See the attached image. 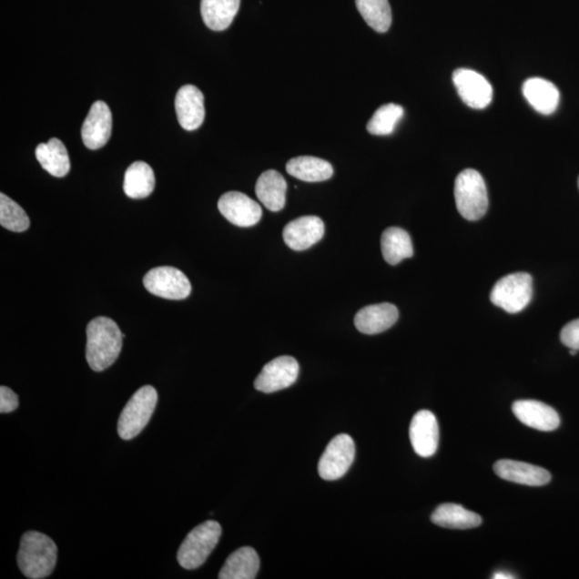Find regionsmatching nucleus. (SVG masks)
Listing matches in <instances>:
<instances>
[{
	"mask_svg": "<svg viewBox=\"0 0 579 579\" xmlns=\"http://www.w3.org/2000/svg\"><path fill=\"white\" fill-rule=\"evenodd\" d=\"M86 360L94 371H104L116 363L126 337L112 319L98 317L87 325Z\"/></svg>",
	"mask_w": 579,
	"mask_h": 579,
	"instance_id": "obj_1",
	"label": "nucleus"
},
{
	"mask_svg": "<svg viewBox=\"0 0 579 579\" xmlns=\"http://www.w3.org/2000/svg\"><path fill=\"white\" fill-rule=\"evenodd\" d=\"M57 563V546L44 533L28 531L21 539L17 564L24 575L30 579L50 576Z\"/></svg>",
	"mask_w": 579,
	"mask_h": 579,
	"instance_id": "obj_2",
	"label": "nucleus"
},
{
	"mask_svg": "<svg viewBox=\"0 0 579 579\" xmlns=\"http://www.w3.org/2000/svg\"><path fill=\"white\" fill-rule=\"evenodd\" d=\"M222 529L215 521L204 522L186 536L178 553V561L186 570L200 568L218 544Z\"/></svg>",
	"mask_w": 579,
	"mask_h": 579,
	"instance_id": "obj_3",
	"label": "nucleus"
},
{
	"mask_svg": "<svg viewBox=\"0 0 579 579\" xmlns=\"http://www.w3.org/2000/svg\"><path fill=\"white\" fill-rule=\"evenodd\" d=\"M454 195L458 212L464 219L475 221L486 214L488 193L485 180L478 171L467 168L458 174Z\"/></svg>",
	"mask_w": 579,
	"mask_h": 579,
	"instance_id": "obj_4",
	"label": "nucleus"
},
{
	"mask_svg": "<svg viewBox=\"0 0 579 579\" xmlns=\"http://www.w3.org/2000/svg\"><path fill=\"white\" fill-rule=\"evenodd\" d=\"M158 393L152 385H145L137 390L127 402L119 416L117 432L124 440H131L140 434L154 414Z\"/></svg>",
	"mask_w": 579,
	"mask_h": 579,
	"instance_id": "obj_5",
	"label": "nucleus"
},
{
	"mask_svg": "<svg viewBox=\"0 0 579 579\" xmlns=\"http://www.w3.org/2000/svg\"><path fill=\"white\" fill-rule=\"evenodd\" d=\"M533 294V277L527 273H515L496 282L492 290L491 300L506 312L518 313L530 304Z\"/></svg>",
	"mask_w": 579,
	"mask_h": 579,
	"instance_id": "obj_6",
	"label": "nucleus"
},
{
	"mask_svg": "<svg viewBox=\"0 0 579 579\" xmlns=\"http://www.w3.org/2000/svg\"><path fill=\"white\" fill-rule=\"evenodd\" d=\"M355 458V444L349 434H338L327 446L320 458L318 472L325 481L342 478L352 466Z\"/></svg>",
	"mask_w": 579,
	"mask_h": 579,
	"instance_id": "obj_7",
	"label": "nucleus"
},
{
	"mask_svg": "<svg viewBox=\"0 0 579 579\" xmlns=\"http://www.w3.org/2000/svg\"><path fill=\"white\" fill-rule=\"evenodd\" d=\"M143 283L149 293L161 299L179 300L188 298L191 293L189 279L183 271L172 267L150 269Z\"/></svg>",
	"mask_w": 579,
	"mask_h": 579,
	"instance_id": "obj_8",
	"label": "nucleus"
},
{
	"mask_svg": "<svg viewBox=\"0 0 579 579\" xmlns=\"http://www.w3.org/2000/svg\"><path fill=\"white\" fill-rule=\"evenodd\" d=\"M300 366L292 357H279L263 367L255 381V388L263 393H275L297 382Z\"/></svg>",
	"mask_w": 579,
	"mask_h": 579,
	"instance_id": "obj_9",
	"label": "nucleus"
},
{
	"mask_svg": "<svg viewBox=\"0 0 579 579\" xmlns=\"http://www.w3.org/2000/svg\"><path fill=\"white\" fill-rule=\"evenodd\" d=\"M453 82L462 100L472 108H485L493 100V87L479 72L470 69H457L453 74Z\"/></svg>",
	"mask_w": 579,
	"mask_h": 579,
	"instance_id": "obj_10",
	"label": "nucleus"
},
{
	"mask_svg": "<svg viewBox=\"0 0 579 579\" xmlns=\"http://www.w3.org/2000/svg\"><path fill=\"white\" fill-rule=\"evenodd\" d=\"M218 209L228 221L240 228L253 227L262 218L260 205L238 191L225 193L219 198Z\"/></svg>",
	"mask_w": 579,
	"mask_h": 579,
	"instance_id": "obj_11",
	"label": "nucleus"
},
{
	"mask_svg": "<svg viewBox=\"0 0 579 579\" xmlns=\"http://www.w3.org/2000/svg\"><path fill=\"white\" fill-rule=\"evenodd\" d=\"M112 124L110 107L104 101H96L82 127L84 145L93 150L104 147L110 140Z\"/></svg>",
	"mask_w": 579,
	"mask_h": 579,
	"instance_id": "obj_12",
	"label": "nucleus"
},
{
	"mask_svg": "<svg viewBox=\"0 0 579 579\" xmlns=\"http://www.w3.org/2000/svg\"><path fill=\"white\" fill-rule=\"evenodd\" d=\"M410 442L415 453L421 457L436 454L439 444V425L436 416L428 410H422L413 416L410 424Z\"/></svg>",
	"mask_w": 579,
	"mask_h": 579,
	"instance_id": "obj_13",
	"label": "nucleus"
},
{
	"mask_svg": "<svg viewBox=\"0 0 579 579\" xmlns=\"http://www.w3.org/2000/svg\"><path fill=\"white\" fill-rule=\"evenodd\" d=\"M325 227L317 216H304L289 222L283 229V239L289 249L297 251L310 249L324 237Z\"/></svg>",
	"mask_w": 579,
	"mask_h": 579,
	"instance_id": "obj_14",
	"label": "nucleus"
},
{
	"mask_svg": "<svg viewBox=\"0 0 579 579\" xmlns=\"http://www.w3.org/2000/svg\"><path fill=\"white\" fill-rule=\"evenodd\" d=\"M178 123L187 131L200 128L205 118L204 96L195 86H185L175 96Z\"/></svg>",
	"mask_w": 579,
	"mask_h": 579,
	"instance_id": "obj_15",
	"label": "nucleus"
},
{
	"mask_svg": "<svg viewBox=\"0 0 579 579\" xmlns=\"http://www.w3.org/2000/svg\"><path fill=\"white\" fill-rule=\"evenodd\" d=\"M513 413L523 424L541 432H553L560 426L556 410L544 402L518 401L513 403Z\"/></svg>",
	"mask_w": 579,
	"mask_h": 579,
	"instance_id": "obj_16",
	"label": "nucleus"
},
{
	"mask_svg": "<svg viewBox=\"0 0 579 579\" xmlns=\"http://www.w3.org/2000/svg\"><path fill=\"white\" fill-rule=\"evenodd\" d=\"M494 472L503 480L527 486H544L552 480L546 469L534 464L503 460L494 463Z\"/></svg>",
	"mask_w": 579,
	"mask_h": 579,
	"instance_id": "obj_17",
	"label": "nucleus"
},
{
	"mask_svg": "<svg viewBox=\"0 0 579 579\" xmlns=\"http://www.w3.org/2000/svg\"><path fill=\"white\" fill-rule=\"evenodd\" d=\"M400 312L390 303L366 306L354 318V325L361 333L376 335L388 330L397 322Z\"/></svg>",
	"mask_w": 579,
	"mask_h": 579,
	"instance_id": "obj_18",
	"label": "nucleus"
},
{
	"mask_svg": "<svg viewBox=\"0 0 579 579\" xmlns=\"http://www.w3.org/2000/svg\"><path fill=\"white\" fill-rule=\"evenodd\" d=\"M523 94L530 106L543 116H551L559 106L558 88L552 82L542 77L528 78L523 83Z\"/></svg>",
	"mask_w": 579,
	"mask_h": 579,
	"instance_id": "obj_19",
	"label": "nucleus"
},
{
	"mask_svg": "<svg viewBox=\"0 0 579 579\" xmlns=\"http://www.w3.org/2000/svg\"><path fill=\"white\" fill-rule=\"evenodd\" d=\"M287 189L285 178L275 170L261 174L256 185L259 200L271 212H279L285 208Z\"/></svg>",
	"mask_w": 579,
	"mask_h": 579,
	"instance_id": "obj_20",
	"label": "nucleus"
},
{
	"mask_svg": "<svg viewBox=\"0 0 579 579\" xmlns=\"http://www.w3.org/2000/svg\"><path fill=\"white\" fill-rule=\"evenodd\" d=\"M260 569V558L252 547H240L229 556L219 573L220 579H253Z\"/></svg>",
	"mask_w": 579,
	"mask_h": 579,
	"instance_id": "obj_21",
	"label": "nucleus"
},
{
	"mask_svg": "<svg viewBox=\"0 0 579 579\" xmlns=\"http://www.w3.org/2000/svg\"><path fill=\"white\" fill-rule=\"evenodd\" d=\"M36 157L42 168L52 177L65 178L70 171V158L64 143L53 137L36 148Z\"/></svg>",
	"mask_w": 579,
	"mask_h": 579,
	"instance_id": "obj_22",
	"label": "nucleus"
},
{
	"mask_svg": "<svg viewBox=\"0 0 579 579\" xmlns=\"http://www.w3.org/2000/svg\"><path fill=\"white\" fill-rule=\"evenodd\" d=\"M286 168L291 177L309 183L324 182L334 174V168L329 161L310 156L297 157L290 160Z\"/></svg>",
	"mask_w": 579,
	"mask_h": 579,
	"instance_id": "obj_23",
	"label": "nucleus"
},
{
	"mask_svg": "<svg viewBox=\"0 0 579 579\" xmlns=\"http://www.w3.org/2000/svg\"><path fill=\"white\" fill-rule=\"evenodd\" d=\"M240 0H201L202 19L209 29L222 32L231 25Z\"/></svg>",
	"mask_w": 579,
	"mask_h": 579,
	"instance_id": "obj_24",
	"label": "nucleus"
},
{
	"mask_svg": "<svg viewBox=\"0 0 579 579\" xmlns=\"http://www.w3.org/2000/svg\"><path fill=\"white\" fill-rule=\"evenodd\" d=\"M432 522L440 527L464 530L481 526L482 518L462 505L445 503L438 506L432 513Z\"/></svg>",
	"mask_w": 579,
	"mask_h": 579,
	"instance_id": "obj_25",
	"label": "nucleus"
},
{
	"mask_svg": "<svg viewBox=\"0 0 579 579\" xmlns=\"http://www.w3.org/2000/svg\"><path fill=\"white\" fill-rule=\"evenodd\" d=\"M155 189L153 168L144 161H136L125 173L124 191L131 198H144Z\"/></svg>",
	"mask_w": 579,
	"mask_h": 579,
	"instance_id": "obj_26",
	"label": "nucleus"
},
{
	"mask_svg": "<svg viewBox=\"0 0 579 579\" xmlns=\"http://www.w3.org/2000/svg\"><path fill=\"white\" fill-rule=\"evenodd\" d=\"M381 250L386 262L391 265L400 264L413 256L411 238L401 228H388L382 233Z\"/></svg>",
	"mask_w": 579,
	"mask_h": 579,
	"instance_id": "obj_27",
	"label": "nucleus"
},
{
	"mask_svg": "<svg viewBox=\"0 0 579 579\" xmlns=\"http://www.w3.org/2000/svg\"><path fill=\"white\" fill-rule=\"evenodd\" d=\"M357 8L365 22L377 33H386L391 25L389 0H357Z\"/></svg>",
	"mask_w": 579,
	"mask_h": 579,
	"instance_id": "obj_28",
	"label": "nucleus"
},
{
	"mask_svg": "<svg viewBox=\"0 0 579 579\" xmlns=\"http://www.w3.org/2000/svg\"><path fill=\"white\" fill-rule=\"evenodd\" d=\"M403 117V107L395 104L380 107L367 124V130L372 136H390Z\"/></svg>",
	"mask_w": 579,
	"mask_h": 579,
	"instance_id": "obj_29",
	"label": "nucleus"
},
{
	"mask_svg": "<svg viewBox=\"0 0 579 579\" xmlns=\"http://www.w3.org/2000/svg\"><path fill=\"white\" fill-rule=\"evenodd\" d=\"M0 225L12 232L26 231L30 226L25 210L5 193L0 195Z\"/></svg>",
	"mask_w": 579,
	"mask_h": 579,
	"instance_id": "obj_30",
	"label": "nucleus"
},
{
	"mask_svg": "<svg viewBox=\"0 0 579 579\" xmlns=\"http://www.w3.org/2000/svg\"><path fill=\"white\" fill-rule=\"evenodd\" d=\"M561 342L571 350H579V319L566 324L561 330Z\"/></svg>",
	"mask_w": 579,
	"mask_h": 579,
	"instance_id": "obj_31",
	"label": "nucleus"
},
{
	"mask_svg": "<svg viewBox=\"0 0 579 579\" xmlns=\"http://www.w3.org/2000/svg\"><path fill=\"white\" fill-rule=\"evenodd\" d=\"M17 407H19V397L14 391L3 385L0 388V412H14Z\"/></svg>",
	"mask_w": 579,
	"mask_h": 579,
	"instance_id": "obj_32",
	"label": "nucleus"
},
{
	"mask_svg": "<svg viewBox=\"0 0 579 579\" xmlns=\"http://www.w3.org/2000/svg\"><path fill=\"white\" fill-rule=\"evenodd\" d=\"M493 578H494V579H509V578H515V577L508 574V573L498 572V573H496V574H494V576Z\"/></svg>",
	"mask_w": 579,
	"mask_h": 579,
	"instance_id": "obj_33",
	"label": "nucleus"
},
{
	"mask_svg": "<svg viewBox=\"0 0 579 579\" xmlns=\"http://www.w3.org/2000/svg\"><path fill=\"white\" fill-rule=\"evenodd\" d=\"M577 353V350H571L570 354L571 355H576Z\"/></svg>",
	"mask_w": 579,
	"mask_h": 579,
	"instance_id": "obj_34",
	"label": "nucleus"
},
{
	"mask_svg": "<svg viewBox=\"0 0 579 579\" xmlns=\"http://www.w3.org/2000/svg\"><path fill=\"white\" fill-rule=\"evenodd\" d=\"M578 188H579V178H578Z\"/></svg>",
	"mask_w": 579,
	"mask_h": 579,
	"instance_id": "obj_35",
	"label": "nucleus"
}]
</instances>
